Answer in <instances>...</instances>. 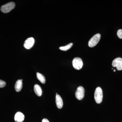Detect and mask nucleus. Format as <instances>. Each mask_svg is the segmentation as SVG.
<instances>
[{"mask_svg": "<svg viewBox=\"0 0 122 122\" xmlns=\"http://www.w3.org/2000/svg\"><path fill=\"white\" fill-rule=\"evenodd\" d=\"M94 99L97 103L99 104L102 102L103 92L102 88L98 87L96 88L95 91Z\"/></svg>", "mask_w": 122, "mask_h": 122, "instance_id": "f257e3e1", "label": "nucleus"}, {"mask_svg": "<svg viewBox=\"0 0 122 122\" xmlns=\"http://www.w3.org/2000/svg\"><path fill=\"white\" fill-rule=\"evenodd\" d=\"M15 3L13 2H9L8 3L4 5L1 8V11L5 13L9 12L15 8Z\"/></svg>", "mask_w": 122, "mask_h": 122, "instance_id": "f03ea898", "label": "nucleus"}, {"mask_svg": "<svg viewBox=\"0 0 122 122\" xmlns=\"http://www.w3.org/2000/svg\"><path fill=\"white\" fill-rule=\"evenodd\" d=\"M100 37H101V35L99 34H97L94 35L91 38L89 42L88 43L89 46L92 48L96 46L100 41Z\"/></svg>", "mask_w": 122, "mask_h": 122, "instance_id": "7ed1b4c3", "label": "nucleus"}, {"mask_svg": "<svg viewBox=\"0 0 122 122\" xmlns=\"http://www.w3.org/2000/svg\"><path fill=\"white\" fill-rule=\"evenodd\" d=\"M72 65L75 69L79 70L82 68L83 65V62L80 58H75L72 61Z\"/></svg>", "mask_w": 122, "mask_h": 122, "instance_id": "20e7f679", "label": "nucleus"}, {"mask_svg": "<svg viewBox=\"0 0 122 122\" xmlns=\"http://www.w3.org/2000/svg\"><path fill=\"white\" fill-rule=\"evenodd\" d=\"M85 96V89L82 86H79L77 88L75 93V96L76 98L79 100H81Z\"/></svg>", "mask_w": 122, "mask_h": 122, "instance_id": "39448f33", "label": "nucleus"}, {"mask_svg": "<svg viewBox=\"0 0 122 122\" xmlns=\"http://www.w3.org/2000/svg\"><path fill=\"white\" fill-rule=\"evenodd\" d=\"M112 65L114 67H116L118 70H122V58H117L114 59L112 62Z\"/></svg>", "mask_w": 122, "mask_h": 122, "instance_id": "423d86ee", "label": "nucleus"}, {"mask_svg": "<svg viewBox=\"0 0 122 122\" xmlns=\"http://www.w3.org/2000/svg\"><path fill=\"white\" fill-rule=\"evenodd\" d=\"M35 40L33 37H30L26 39L24 44V46L25 49H29L32 48L34 45Z\"/></svg>", "mask_w": 122, "mask_h": 122, "instance_id": "0eeeda50", "label": "nucleus"}, {"mask_svg": "<svg viewBox=\"0 0 122 122\" xmlns=\"http://www.w3.org/2000/svg\"><path fill=\"white\" fill-rule=\"evenodd\" d=\"M25 119V115L20 112H17L14 116L15 122H22Z\"/></svg>", "mask_w": 122, "mask_h": 122, "instance_id": "6e6552de", "label": "nucleus"}, {"mask_svg": "<svg viewBox=\"0 0 122 122\" xmlns=\"http://www.w3.org/2000/svg\"><path fill=\"white\" fill-rule=\"evenodd\" d=\"M56 103L57 107L59 109H61L63 107V100L61 96L57 94L56 96Z\"/></svg>", "mask_w": 122, "mask_h": 122, "instance_id": "1a4fd4ad", "label": "nucleus"}, {"mask_svg": "<svg viewBox=\"0 0 122 122\" xmlns=\"http://www.w3.org/2000/svg\"><path fill=\"white\" fill-rule=\"evenodd\" d=\"M22 79L17 80L15 83V89L17 92H20L22 89Z\"/></svg>", "mask_w": 122, "mask_h": 122, "instance_id": "9d476101", "label": "nucleus"}, {"mask_svg": "<svg viewBox=\"0 0 122 122\" xmlns=\"http://www.w3.org/2000/svg\"><path fill=\"white\" fill-rule=\"evenodd\" d=\"M34 92L38 96H41L42 94V91L40 86L37 84H36L34 86Z\"/></svg>", "mask_w": 122, "mask_h": 122, "instance_id": "9b49d317", "label": "nucleus"}, {"mask_svg": "<svg viewBox=\"0 0 122 122\" xmlns=\"http://www.w3.org/2000/svg\"><path fill=\"white\" fill-rule=\"evenodd\" d=\"M37 77L38 79L42 84L45 83L46 80L45 77L44 75L40 73L37 72L36 73Z\"/></svg>", "mask_w": 122, "mask_h": 122, "instance_id": "f8f14e48", "label": "nucleus"}, {"mask_svg": "<svg viewBox=\"0 0 122 122\" xmlns=\"http://www.w3.org/2000/svg\"><path fill=\"white\" fill-rule=\"evenodd\" d=\"M73 45V43H71L65 46H61V47L59 48V49L63 51H66L70 49L71 48Z\"/></svg>", "mask_w": 122, "mask_h": 122, "instance_id": "ddd939ff", "label": "nucleus"}, {"mask_svg": "<svg viewBox=\"0 0 122 122\" xmlns=\"http://www.w3.org/2000/svg\"><path fill=\"white\" fill-rule=\"evenodd\" d=\"M118 36L120 39H122V30L119 29L118 30L117 32Z\"/></svg>", "mask_w": 122, "mask_h": 122, "instance_id": "4468645a", "label": "nucleus"}, {"mask_svg": "<svg viewBox=\"0 0 122 122\" xmlns=\"http://www.w3.org/2000/svg\"><path fill=\"white\" fill-rule=\"evenodd\" d=\"M6 82L5 81L0 79V87L2 88V87H4L6 86Z\"/></svg>", "mask_w": 122, "mask_h": 122, "instance_id": "2eb2a0df", "label": "nucleus"}, {"mask_svg": "<svg viewBox=\"0 0 122 122\" xmlns=\"http://www.w3.org/2000/svg\"><path fill=\"white\" fill-rule=\"evenodd\" d=\"M42 122H50L46 118H44L42 120Z\"/></svg>", "mask_w": 122, "mask_h": 122, "instance_id": "dca6fc26", "label": "nucleus"}, {"mask_svg": "<svg viewBox=\"0 0 122 122\" xmlns=\"http://www.w3.org/2000/svg\"><path fill=\"white\" fill-rule=\"evenodd\" d=\"M115 71H116V70H114V72H115Z\"/></svg>", "mask_w": 122, "mask_h": 122, "instance_id": "f3484780", "label": "nucleus"}]
</instances>
